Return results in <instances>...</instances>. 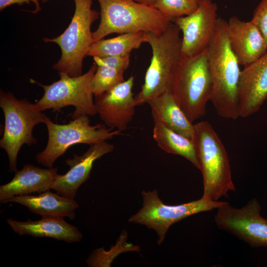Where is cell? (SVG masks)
Segmentation results:
<instances>
[{
	"label": "cell",
	"mask_w": 267,
	"mask_h": 267,
	"mask_svg": "<svg viewBox=\"0 0 267 267\" xmlns=\"http://www.w3.org/2000/svg\"><path fill=\"white\" fill-rule=\"evenodd\" d=\"M199 0H155L153 6L173 19L188 15L197 8Z\"/></svg>",
	"instance_id": "24"
},
{
	"label": "cell",
	"mask_w": 267,
	"mask_h": 267,
	"mask_svg": "<svg viewBox=\"0 0 267 267\" xmlns=\"http://www.w3.org/2000/svg\"><path fill=\"white\" fill-rule=\"evenodd\" d=\"M74 0L75 12L67 28L57 37L43 39L44 42L56 43L60 48V58L53 68L58 74L70 77L82 74L84 58L94 42L91 26L100 14L91 8L92 0Z\"/></svg>",
	"instance_id": "6"
},
{
	"label": "cell",
	"mask_w": 267,
	"mask_h": 267,
	"mask_svg": "<svg viewBox=\"0 0 267 267\" xmlns=\"http://www.w3.org/2000/svg\"><path fill=\"white\" fill-rule=\"evenodd\" d=\"M146 33H128L116 37L94 41L87 56L104 57L130 55L131 51L138 48L145 43Z\"/></svg>",
	"instance_id": "23"
},
{
	"label": "cell",
	"mask_w": 267,
	"mask_h": 267,
	"mask_svg": "<svg viewBox=\"0 0 267 267\" xmlns=\"http://www.w3.org/2000/svg\"><path fill=\"white\" fill-rule=\"evenodd\" d=\"M88 115H81L66 124L53 123L46 116L44 124L48 131L46 147L36 156L37 162L46 168H52L55 161L72 145L78 143H98L121 134V131L103 124H90Z\"/></svg>",
	"instance_id": "8"
},
{
	"label": "cell",
	"mask_w": 267,
	"mask_h": 267,
	"mask_svg": "<svg viewBox=\"0 0 267 267\" xmlns=\"http://www.w3.org/2000/svg\"><path fill=\"white\" fill-rule=\"evenodd\" d=\"M114 149L113 144L105 141L90 145L82 155L74 154L72 158L65 161L69 171L57 176L51 189L61 196L74 199L78 188L89 178L94 162Z\"/></svg>",
	"instance_id": "14"
},
{
	"label": "cell",
	"mask_w": 267,
	"mask_h": 267,
	"mask_svg": "<svg viewBox=\"0 0 267 267\" xmlns=\"http://www.w3.org/2000/svg\"><path fill=\"white\" fill-rule=\"evenodd\" d=\"M193 141L202 175V198L218 201L235 191L229 158L223 143L211 124L201 121L194 124Z\"/></svg>",
	"instance_id": "3"
},
{
	"label": "cell",
	"mask_w": 267,
	"mask_h": 267,
	"mask_svg": "<svg viewBox=\"0 0 267 267\" xmlns=\"http://www.w3.org/2000/svg\"><path fill=\"white\" fill-rule=\"evenodd\" d=\"M180 32L178 26L171 22L159 34L146 33L145 43L151 48L152 57L140 91L135 96L136 106L171 90L182 56Z\"/></svg>",
	"instance_id": "2"
},
{
	"label": "cell",
	"mask_w": 267,
	"mask_h": 267,
	"mask_svg": "<svg viewBox=\"0 0 267 267\" xmlns=\"http://www.w3.org/2000/svg\"><path fill=\"white\" fill-rule=\"evenodd\" d=\"M261 206L256 199L241 208L228 202L217 209L214 217L217 226L252 247L267 246V220L260 215Z\"/></svg>",
	"instance_id": "11"
},
{
	"label": "cell",
	"mask_w": 267,
	"mask_h": 267,
	"mask_svg": "<svg viewBox=\"0 0 267 267\" xmlns=\"http://www.w3.org/2000/svg\"><path fill=\"white\" fill-rule=\"evenodd\" d=\"M134 79L132 76L95 96L96 114L108 127L122 132L132 121L136 107L132 92Z\"/></svg>",
	"instance_id": "13"
},
{
	"label": "cell",
	"mask_w": 267,
	"mask_h": 267,
	"mask_svg": "<svg viewBox=\"0 0 267 267\" xmlns=\"http://www.w3.org/2000/svg\"><path fill=\"white\" fill-rule=\"evenodd\" d=\"M6 222L12 230L20 235L49 237L68 243L79 242L83 238L78 228L67 222L63 218L44 217L35 221L29 219L26 222L9 218Z\"/></svg>",
	"instance_id": "18"
},
{
	"label": "cell",
	"mask_w": 267,
	"mask_h": 267,
	"mask_svg": "<svg viewBox=\"0 0 267 267\" xmlns=\"http://www.w3.org/2000/svg\"><path fill=\"white\" fill-rule=\"evenodd\" d=\"M96 69L95 63L85 74L76 77L67 74H59V80L50 85H45L31 79V82L43 88L44 93L35 103L41 111L52 109L59 111L63 107L73 106L75 110L72 114L73 119L81 115L94 116L96 114L93 101L91 83Z\"/></svg>",
	"instance_id": "9"
},
{
	"label": "cell",
	"mask_w": 267,
	"mask_h": 267,
	"mask_svg": "<svg viewBox=\"0 0 267 267\" xmlns=\"http://www.w3.org/2000/svg\"><path fill=\"white\" fill-rule=\"evenodd\" d=\"M212 89L207 48L192 57L182 54L171 90L177 102L192 123L206 114Z\"/></svg>",
	"instance_id": "5"
},
{
	"label": "cell",
	"mask_w": 267,
	"mask_h": 267,
	"mask_svg": "<svg viewBox=\"0 0 267 267\" xmlns=\"http://www.w3.org/2000/svg\"><path fill=\"white\" fill-rule=\"evenodd\" d=\"M42 0L43 2H45V1H47L48 0Z\"/></svg>",
	"instance_id": "28"
},
{
	"label": "cell",
	"mask_w": 267,
	"mask_h": 267,
	"mask_svg": "<svg viewBox=\"0 0 267 267\" xmlns=\"http://www.w3.org/2000/svg\"><path fill=\"white\" fill-rule=\"evenodd\" d=\"M136 2L149 6H153L155 0H133Z\"/></svg>",
	"instance_id": "27"
},
{
	"label": "cell",
	"mask_w": 267,
	"mask_h": 267,
	"mask_svg": "<svg viewBox=\"0 0 267 267\" xmlns=\"http://www.w3.org/2000/svg\"><path fill=\"white\" fill-rule=\"evenodd\" d=\"M154 125L162 124L193 141L194 126L175 99L171 90L149 100Z\"/></svg>",
	"instance_id": "19"
},
{
	"label": "cell",
	"mask_w": 267,
	"mask_h": 267,
	"mask_svg": "<svg viewBox=\"0 0 267 267\" xmlns=\"http://www.w3.org/2000/svg\"><path fill=\"white\" fill-rule=\"evenodd\" d=\"M207 51L212 79L210 101L220 116L235 120L240 117L238 88L241 70L230 46L227 22L221 17L218 18Z\"/></svg>",
	"instance_id": "1"
},
{
	"label": "cell",
	"mask_w": 267,
	"mask_h": 267,
	"mask_svg": "<svg viewBox=\"0 0 267 267\" xmlns=\"http://www.w3.org/2000/svg\"><path fill=\"white\" fill-rule=\"evenodd\" d=\"M0 107L4 117L3 133L0 147L6 152L9 171L16 172L19 151L23 144H36L33 134L34 127L44 123L46 115L26 99H18L10 92H0Z\"/></svg>",
	"instance_id": "7"
},
{
	"label": "cell",
	"mask_w": 267,
	"mask_h": 267,
	"mask_svg": "<svg viewBox=\"0 0 267 267\" xmlns=\"http://www.w3.org/2000/svg\"><path fill=\"white\" fill-rule=\"evenodd\" d=\"M258 28L267 45V0H261L251 20Z\"/></svg>",
	"instance_id": "25"
},
{
	"label": "cell",
	"mask_w": 267,
	"mask_h": 267,
	"mask_svg": "<svg viewBox=\"0 0 267 267\" xmlns=\"http://www.w3.org/2000/svg\"><path fill=\"white\" fill-rule=\"evenodd\" d=\"M153 138L166 152L179 155L200 170V163L194 141L162 124L154 125Z\"/></svg>",
	"instance_id": "22"
},
{
	"label": "cell",
	"mask_w": 267,
	"mask_h": 267,
	"mask_svg": "<svg viewBox=\"0 0 267 267\" xmlns=\"http://www.w3.org/2000/svg\"><path fill=\"white\" fill-rule=\"evenodd\" d=\"M34 3L36 9L34 13H37L41 10L39 0H0V10H3L5 7L13 4L22 5L24 3H29L30 2Z\"/></svg>",
	"instance_id": "26"
},
{
	"label": "cell",
	"mask_w": 267,
	"mask_h": 267,
	"mask_svg": "<svg viewBox=\"0 0 267 267\" xmlns=\"http://www.w3.org/2000/svg\"><path fill=\"white\" fill-rule=\"evenodd\" d=\"M58 168L43 169L32 164L24 165L15 172L11 181L0 186V202L7 203L16 196L41 193L51 189L56 178Z\"/></svg>",
	"instance_id": "17"
},
{
	"label": "cell",
	"mask_w": 267,
	"mask_h": 267,
	"mask_svg": "<svg viewBox=\"0 0 267 267\" xmlns=\"http://www.w3.org/2000/svg\"><path fill=\"white\" fill-rule=\"evenodd\" d=\"M100 8V21L93 32V41L113 34L163 32L171 19L153 6L133 0H97Z\"/></svg>",
	"instance_id": "4"
},
{
	"label": "cell",
	"mask_w": 267,
	"mask_h": 267,
	"mask_svg": "<svg viewBox=\"0 0 267 267\" xmlns=\"http://www.w3.org/2000/svg\"><path fill=\"white\" fill-rule=\"evenodd\" d=\"M218 6L212 0H199L197 8L190 14L172 20L182 34L181 51L187 57L206 49L216 31Z\"/></svg>",
	"instance_id": "12"
},
{
	"label": "cell",
	"mask_w": 267,
	"mask_h": 267,
	"mask_svg": "<svg viewBox=\"0 0 267 267\" xmlns=\"http://www.w3.org/2000/svg\"><path fill=\"white\" fill-rule=\"evenodd\" d=\"M24 206L42 218H65L73 220L79 204L74 199L55 194L49 190L38 195L16 196L8 200Z\"/></svg>",
	"instance_id": "20"
},
{
	"label": "cell",
	"mask_w": 267,
	"mask_h": 267,
	"mask_svg": "<svg viewBox=\"0 0 267 267\" xmlns=\"http://www.w3.org/2000/svg\"><path fill=\"white\" fill-rule=\"evenodd\" d=\"M142 207L129 219L130 222L140 224L156 232L159 245L163 242L171 226L192 215L217 209L227 203L225 201H211L201 198L198 200L179 205L164 204L158 191L141 192Z\"/></svg>",
	"instance_id": "10"
},
{
	"label": "cell",
	"mask_w": 267,
	"mask_h": 267,
	"mask_svg": "<svg viewBox=\"0 0 267 267\" xmlns=\"http://www.w3.org/2000/svg\"><path fill=\"white\" fill-rule=\"evenodd\" d=\"M227 24L230 46L240 65L254 62L267 51L266 41L252 21H242L233 16Z\"/></svg>",
	"instance_id": "16"
},
{
	"label": "cell",
	"mask_w": 267,
	"mask_h": 267,
	"mask_svg": "<svg viewBox=\"0 0 267 267\" xmlns=\"http://www.w3.org/2000/svg\"><path fill=\"white\" fill-rule=\"evenodd\" d=\"M96 69L91 88L96 96L124 82V73L128 68L130 55L104 57H93Z\"/></svg>",
	"instance_id": "21"
},
{
	"label": "cell",
	"mask_w": 267,
	"mask_h": 267,
	"mask_svg": "<svg viewBox=\"0 0 267 267\" xmlns=\"http://www.w3.org/2000/svg\"><path fill=\"white\" fill-rule=\"evenodd\" d=\"M238 98L240 117L258 112L267 100V51L241 70Z\"/></svg>",
	"instance_id": "15"
}]
</instances>
